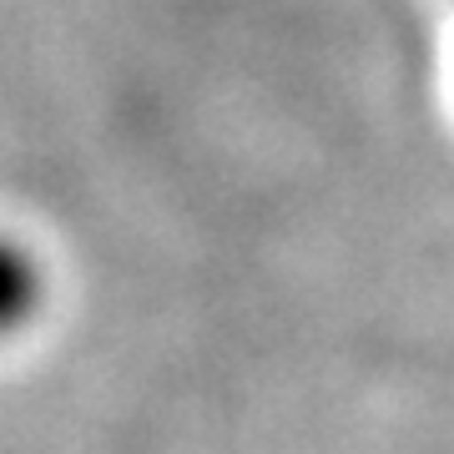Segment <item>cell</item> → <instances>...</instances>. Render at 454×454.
<instances>
[{"label": "cell", "mask_w": 454, "mask_h": 454, "mask_svg": "<svg viewBox=\"0 0 454 454\" xmlns=\"http://www.w3.org/2000/svg\"><path fill=\"white\" fill-rule=\"evenodd\" d=\"M41 262L16 243V238H0V339H11L35 318L41 309Z\"/></svg>", "instance_id": "6da1fadb"}]
</instances>
